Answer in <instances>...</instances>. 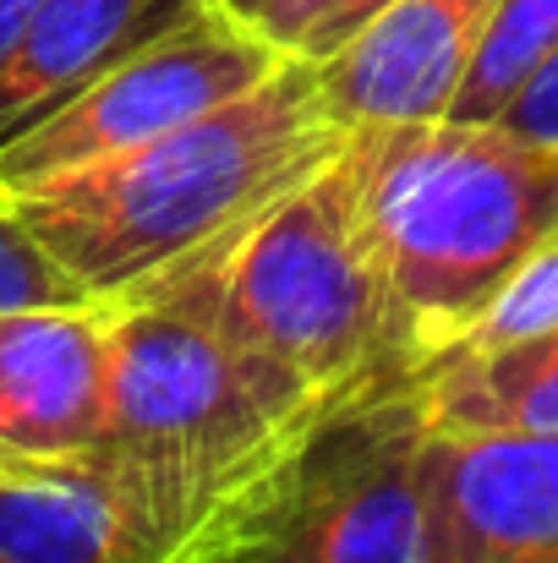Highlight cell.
I'll use <instances>...</instances> for the list:
<instances>
[{
  "instance_id": "obj_1",
  "label": "cell",
  "mask_w": 558,
  "mask_h": 563,
  "mask_svg": "<svg viewBox=\"0 0 558 563\" xmlns=\"http://www.w3.org/2000/svg\"><path fill=\"white\" fill-rule=\"evenodd\" d=\"M318 66L280 60L258 88L116 159L11 187L22 224L88 301H127L236 235L340 148Z\"/></svg>"
},
{
  "instance_id": "obj_2",
  "label": "cell",
  "mask_w": 558,
  "mask_h": 563,
  "mask_svg": "<svg viewBox=\"0 0 558 563\" xmlns=\"http://www.w3.org/2000/svg\"><path fill=\"white\" fill-rule=\"evenodd\" d=\"M324 405L252 362L171 274L110 301V405L94 476L138 563H165Z\"/></svg>"
},
{
  "instance_id": "obj_3",
  "label": "cell",
  "mask_w": 558,
  "mask_h": 563,
  "mask_svg": "<svg viewBox=\"0 0 558 563\" xmlns=\"http://www.w3.org/2000/svg\"><path fill=\"white\" fill-rule=\"evenodd\" d=\"M405 367L422 377L558 241V154L499 121L362 126L346 143Z\"/></svg>"
},
{
  "instance_id": "obj_4",
  "label": "cell",
  "mask_w": 558,
  "mask_h": 563,
  "mask_svg": "<svg viewBox=\"0 0 558 563\" xmlns=\"http://www.w3.org/2000/svg\"><path fill=\"white\" fill-rule=\"evenodd\" d=\"M176 274L192 279L252 362L324 410L362 388L416 377L394 345L346 148Z\"/></svg>"
},
{
  "instance_id": "obj_5",
  "label": "cell",
  "mask_w": 558,
  "mask_h": 563,
  "mask_svg": "<svg viewBox=\"0 0 558 563\" xmlns=\"http://www.w3.org/2000/svg\"><path fill=\"white\" fill-rule=\"evenodd\" d=\"M422 377L313 416L165 563H427Z\"/></svg>"
},
{
  "instance_id": "obj_6",
  "label": "cell",
  "mask_w": 558,
  "mask_h": 563,
  "mask_svg": "<svg viewBox=\"0 0 558 563\" xmlns=\"http://www.w3.org/2000/svg\"><path fill=\"white\" fill-rule=\"evenodd\" d=\"M280 60L263 33L236 22L219 5L186 11L176 27L99 71L88 88L61 99L50 115L22 126L17 137L0 143V187H33L99 159H116L127 148H143L165 132L186 126L192 115L258 88Z\"/></svg>"
},
{
  "instance_id": "obj_7",
  "label": "cell",
  "mask_w": 558,
  "mask_h": 563,
  "mask_svg": "<svg viewBox=\"0 0 558 563\" xmlns=\"http://www.w3.org/2000/svg\"><path fill=\"white\" fill-rule=\"evenodd\" d=\"M105 405V301L0 312V471H94Z\"/></svg>"
},
{
  "instance_id": "obj_8",
  "label": "cell",
  "mask_w": 558,
  "mask_h": 563,
  "mask_svg": "<svg viewBox=\"0 0 558 563\" xmlns=\"http://www.w3.org/2000/svg\"><path fill=\"white\" fill-rule=\"evenodd\" d=\"M427 563H558V432H427Z\"/></svg>"
},
{
  "instance_id": "obj_9",
  "label": "cell",
  "mask_w": 558,
  "mask_h": 563,
  "mask_svg": "<svg viewBox=\"0 0 558 563\" xmlns=\"http://www.w3.org/2000/svg\"><path fill=\"white\" fill-rule=\"evenodd\" d=\"M499 0H383L318 66V88L346 132L444 121L477 60Z\"/></svg>"
},
{
  "instance_id": "obj_10",
  "label": "cell",
  "mask_w": 558,
  "mask_h": 563,
  "mask_svg": "<svg viewBox=\"0 0 558 563\" xmlns=\"http://www.w3.org/2000/svg\"><path fill=\"white\" fill-rule=\"evenodd\" d=\"M197 5L203 0H39L0 55V143Z\"/></svg>"
},
{
  "instance_id": "obj_11",
  "label": "cell",
  "mask_w": 558,
  "mask_h": 563,
  "mask_svg": "<svg viewBox=\"0 0 558 563\" xmlns=\"http://www.w3.org/2000/svg\"><path fill=\"white\" fill-rule=\"evenodd\" d=\"M422 405L444 432H558V329L427 367Z\"/></svg>"
},
{
  "instance_id": "obj_12",
  "label": "cell",
  "mask_w": 558,
  "mask_h": 563,
  "mask_svg": "<svg viewBox=\"0 0 558 563\" xmlns=\"http://www.w3.org/2000/svg\"><path fill=\"white\" fill-rule=\"evenodd\" d=\"M0 563H138L94 471H0Z\"/></svg>"
},
{
  "instance_id": "obj_13",
  "label": "cell",
  "mask_w": 558,
  "mask_h": 563,
  "mask_svg": "<svg viewBox=\"0 0 558 563\" xmlns=\"http://www.w3.org/2000/svg\"><path fill=\"white\" fill-rule=\"evenodd\" d=\"M558 44V0H499L477 60L455 93V121H493L504 99L526 82V71Z\"/></svg>"
},
{
  "instance_id": "obj_14",
  "label": "cell",
  "mask_w": 558,
  "mask_h": 563,
  "mask_svg": "<svg viewBox=\"0 0 558 563\" xmlns=\"http://www.w3.org/2000/svg\"><path fill=\"white\" fill-rule=\"evenodd\" d=\"M554 329H558V241H548L543 252H532V257L493 290V301L466 323V334H460L438 362L504 351V345H521V340H537V334H554ZM438 362H433V367H438Z\"/></svg>"
},
{
  "instance_id": "obj_15",
  "label": "cell",
  "mask_w": 558,
  "mask_h": 563,
  "mask_svg": "<svg viewBox=\"0 0 558 563\" xmlns=\"http://www.w3.org/2000/svg\"><path fill=\"white\" fill-rule=\"evenodd\" d=\"M383 0H263L247 22L291 60H324L335 55Z\"/></svg>"
},
{
  "instance_id": "obj_16",
  "label": "cell",
  "mask_w": 558,
  "mask_h": 563,
  "mask_svg": "<svg viewBox=\"0 0 558 563\" xmlns=\"http://www.w3.org/2000/svg\"><path fill=\"white\" fill-rule=\"evenodd\" d=\"M66 301H88V296L61 274V263L22 224L11 191L0 187V312H11V307H66Z\"/></svg>"
},
{
  "instance_id": "obj_17",
  "label": "cell",
  "mask_w": 558,
  "mask_h": 563,
  "mask_svg": "<svg viewBox=\"0 0 558 563\" xmlns=\"http://www.w3.org/2000/svg\"><path fill=\"white\" fill-rule=\"evenodd\" d=\"M493 121L510 126L515 137H526V143L558 154V44L526 71V82L504 99V110H499Z\"/></svg>"
},
{
  "instance_id": "obj_18",
  "label": "cell",
  "mask_w": 558,
  "mask_h": 563,
  "mask_svg": "<svg viewBox=\"0 0 558 563\" xmlns=\"http://www.w3.org/2000/svg\"><path fill=\"white\" fill-rule=\"evenodd\" d=\"M39 11V0H0V55H6V44L22 33V22Z\"/></svg>"
},
{
  "instance_id": "obj_19",
  "label": "cell",
  "mask_w": 558,
  "mask_h": 563,
  "mask_svg": "<svg viewBox=\"0 0 558 563\" xmlns=\"http://www.w3.org/2000/svg\"><path fill=\"white\" fill-rule=\"evenodd\" d=\"M208 5H219V11H230V16H236V22H252V16H258V5H263V0H208Z\"/></svg>"
}]
</instances>
